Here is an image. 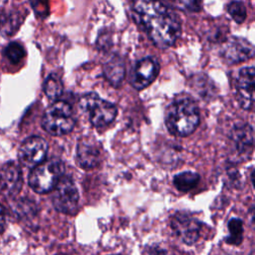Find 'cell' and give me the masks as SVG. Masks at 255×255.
<instances>
[{
    "mask_svg": "<svg viewBox=\"0 0 255 255\" xmlns=\"http://www.w3.org/2000/svg\"><path fill=\"white\" fill-rule=\"evenodd\" d=\"M5 226V213L3 207L0 205V232L3 231Z\"/></svg>",
    "mask_w": 255,
    "mask_h": 255,
    "instance_id": "d4e9b609",
    "label": "cell"
},
{
    "mask_svg": "<svg viewBox=\"0 0 255 255\" xmlns=\"http://www.w3.org/2000/svg\"><path fill=\"white\" fill-rule=\"evenodd\" d=\"M132 9L154 45L168 48L175 43L180 35V23L160 0H133Z\"/></svg>",
    "mask_w": 255,
    "mask_h": 255,
    "instance_id": "6da1fadb",
    "label": "cell"
},
{
    "mask_svg": "<svg viewBox=\"0 0 255 255\" xmlns=\"http://www.w3.org/2000/svg\"><path fill=\"white\" fill-rule=\"evenodd\" d=\"M159 73V64L153 57H146L139 60L130 74V84L137 90L148 87Z\"/></svg>",
    "mask_w": 255,
    "mask_h": 255,
    "instance_id": "9c48e42d",
    "label": "cell"
},
{
    "mask_svg": "<svg viewBox=\"0 0 255 255\" xmlns=\"http://www.w3.org/2000/svg\"><path fill=\"white\" fill-rule=\"evenodd\" d=\"M24 54L23 47L16 42L8 44L4 49V55L11 63H18L24 57Z\"/></svg>",
    "mask_w": 255,
    "mask_h": 255,
    "instance_id": "d6986e66",
    "label": "cell"
},
{
    "mask_svg": "<svg viewBox=\"0 0 255 255\" xmlns=\"http://www.w3.org/2000/svg\"><path fill=\"white\" fill-rule=\"evenodd\" d=\"M79 106L83 112L89 115L91 124L97 128L111 124L118 113L114 104L102 100L96 93H89L82 97Z\"/></svg>",
    "mask_w": 255,
    "mask_h": 255,
    "instance_id": "5b68a950",
    "label": "cell"
},
{
    "mask_svg": "<svg viewBox=\"0 0 255 255\" xmlns=\"http://www.w3.org/2000/svg\"><path fill=\"white\" fill-rule=\"evenodd\" d=\"M229 236L226 238V243L238 246L243 241V222L239 218H231L228 221Z\"/></svg>",
    "mask_w": 255,
    "mask_h": 255,
    "instance_id": "e0dca14e",
    "label": "cell"
},
{
    "mask_svg": "<svg viewBox=\"0 0 255 255\" xmlns=\"http://www.w3.org/2000/svg\"><path fill=\"white\" fill-rule=\"evenodd\" d=\"M251 181H252V184H253V186H254V188H255V170H254L253 173L251 174Z\"/></svg>",
    "mask_w": 255,
    "mask_h": 255,
    "instance_id": "484cf974",
    "label": "cell"
},
{
    "mask_svg": "<svg viewBox=\"0 0 255 255\" xmlns=\"http://www.w3.org/2000/svg\"><path fill=\"white\" fill-rule=\"evenodd\" d=\"M249 127L241 128L233 132V141L236 151L239 154H248L252 149L253 136Z\"/></svg>",
    "mask_w": 255,
    "mask_h": 255,
    "instance_id": "9a60e30c",
    "label": "cell"
},
{
    "mask_svg": "<svg viewBox=\"0 0 255 255\" xmlns=\"http://www.w3.org/2000/svg\"><path fill=\"white\" fill-rule=\"evenodd\" d=\"M221 53L226 62L234 64L253 58L255 56V48L245 39L232 37L223 45Z\"/></svg>",
    "mask_w": 255,
    "mask_h": 255,
    "instance_id": "30bf717a",
    "label": "cell"
},
{
    "mask_svg": "<svg viewBox=\"0 0 255 255\" xmlns=\"http://www.w3.org/2000/svg\"><path fill=\"white\" fill-rule=\"evenodd\" d=\"M75 124L72 107L64 101L53 103L42 118L43 128L52 135H63L70 132Z\"/></svg>",
    "mask_w": 255,
    "mask_h": 255,
    "instance_id": "3957f363",
    "label": "cell"
},
{
    "mask_svg": "<svg viewBox=\"0 0 255 255\" xmlns=\"http://www.w3.org/2000/svg\"><path fill=\"white\" fill-rule=\"evenodd\" d=\"M170 227L181 242L193 245L200 237L202 224L188 213L177 212L170 217Z\"/></svg>",
    "mask_w": 255,
    "mask_h": 255,
    "instance_id": "52a82bcc",
    "label": "cell"
},
{
    "mask_svg": "<svg viewBox=\"0 0 255 255\" xmlns=\"http://www.w3.org/2000/svg\"><path fill=\"white\" fill-rule=\"evenodd\" d=\"M22 187V173L17 164L7 162L0 168V194L13 196Z\"/></svg>",
    "mask_w": 255,
    "mask_h": 255,
    "instance_id": "8fae6325",
    "label": "cell"
},
{
    "mask_svg": "<svg viewBox=\"0 0 255 255\" xmlns=\"http://www.w3.org/2000/svg\"><path fill=\"white\" fill-rule=\"evenodd\" d=\"M35 12L38 16H46L48 13L47 0H30Z\"/></svg>",
    "mask_w": 255,
    "mask_h": 255,
    "instance_id": "7402d4cb",
    "label": "cell"
},
{
    "mask_svg": "<svg viewBox=\"0 0 255 255\" xmlns=\"http://www.w3.org/2000/svg\"><path fill=\"white\" fill-rule=\"evenodd\" d=\"M52 201L55 208L65 214H74L78 210L79 192L74 181L62 176L54 188Z\"/></svg>",
    "mask_w": 255,
    "mask_h": 255,
    "instance_id": "8992f818",
    "label": "cell"
},
{
    "mask_svg": "<svg viewBox=\"0 0 255 255\" xmlns=\"http://www.w3.org/2000/svg\"><path fill=\"white\" fill-rule=\"evenodd\" d=\"M228 13L237 23H242L246 19V8L241 1H233L227 7Z\"/></svg>",
    "mask_w": 255,
    "mask_h": 255,
    "instance_id": "ffe728a7",
    "label": "cell"
},
{
    "mask_svg": "<svg viewBox=\"0 0 255 255\" xmlns=\"http://www.w3.org/2000/svg\"><path fill=\"white\" fill-rule=\"evenodd\" d=\"M177 6L187 11H199L201 8V0H174Z\"/></svg>",
    "mask_w": 255,
    "mask_h": 255,
    "instance_id": "44dd1931",
    "label": "cell"
},
{
    "mask_svg": "<svg viewBox=\"0 0 255 255\" xmlns=\"http://www.w3.org/2000/svg\"><path fill=\"white\" fill-rule=\"evenodd\" d=\"M64 173V165L58 158L44 160L32 168L28 181L37 193H47L55 188Z\"/></svg>",
    "mask_w": 255,
    "mask_h": 255,
    "instance_id": "277c9868",
    "label": "cell"
},
{
    "mask_svg": "<svg viewBox=\"0 0 255 255\" xmlns=\"http://www.w3.org/2000/svg\"><path fill=\"white\" fill-rule=\"evenodd\" d=\"M47 152V141L40 136H31L20 146L18 156L20 162L24 166L34 168L46 159Z\"/></svg>",
    "mask_w": 255,
    "mask_h": 255,
    "instance_id": "ba28073f",
    "label": "cell"
},
{
    "mask_svg": "<svg viewBox=\"0 0 255 255\" xmlns=\"http://www.w3.org/2000/svg\"><path fill=\"white\" fill-rule=\"evenodd\" d=\"M236 87L243 108L255 102V67H246L240 70Z\"/></svg>",
    "mask_w": 255,
    "mask_h": 255,
    "instance_id": "7c38bea8",
    "label": "cell"
},
{
    "mask_svg": "<svg viewBox=\"0 0 255 255\" xmlns=\"http://www.w3.org/2000/svg\"><path fill=\"white\" fill-rule=\"evenodd\" d=\"M77 162L84 169L96 167L100 162V150L97 145L87 138H82L77 145Z\"/></svg>",
    "mask_w": 255,
    "mask_h": 255,
    "instance_id": "4fadbf2b",
    "label": "cell"
},
{
    "mask_svg": "<svg viewBox=\"0 0 255 255\" xmlns=\"http://www.w3.org/2000/svg\"><path fill=\"white\" fill-rule=\"evenodd\" d=\"M104 74L107 80L114 86H119L125 78V65L120 58L114 57L104 66Z\"/></svg>",
    "mask_w": 255,
    "mask_h": 255,
    "instance_id": "5bb4252c",
    "label": "cell"
},
{
    "mask_svg": "<svg viewBox=\"0 0 255 255\" xmlns=\"http://www.w3.org/2000/svg\"><path fill=\"white\" fill-rule=\"evenodd\" d=\"M44 92L51 100H56L62 95L63 84L61 79L57 75H50L44 82Z\"/></svg>",
    "mask_w": 255,
    "mask_h": 255,
    "instance_id": "ac0fdd59",
    "label": "cell"
},
{
    "mask_svg": "<svg viewBox=\"0 0 255 255\" xmlns=\"http://www.w3.org/2000/svg\"><path fill=\"white\" fill-rule=\"evenodd\" d=\"M199 123V111L189 99L175 101L167 110L165 124L169 132L176 136H187L192 133Z\"/></svg>",
    "mask_w": 255,
    "mask_h": 255,
    "instance_id": "7a4b0ae2",
    "label": "cell"
},
{
    "mask_svg": "<svg viewBox=\"0 0 255 255\" xmlns=\"http://www.w3.org/2000/svg\"><path fill=\"white\" fill-rule=\"evenodd\" d=\"M149 254L150 255H166V251L158 246H155L149 249Z\"/></svg>",
    "mask_w": 255,
    "mask_h": 255,
    "instance_id": "cb8c5ba5",
    "label": "cell"
},
{
    "mask_svg": "<svg viewBox=\"0 0 255 255\" xmlns=\"http://www.w3.org/2000/svg\"><path fill=\"white\" fill-rule=\"evenodd\" d=\"M200 180L198 173L193 171H184L176 174L173 177V184L175 188L182 192H187L193 189Z\"/></svg>",
    "mask_w": 255,
    "mask_h": 255,
    "instance_id": "2e32d148",
    "label": "cell"
},
{
    "mask_svg": "<svg viewBox=\"0 0 255 255\" xmlns=\"http://www.w3.org/2000/svg\"><path fill=\"white\" fill-rule=\"evenodd\" d=\"M248 220L252 228L255 229V202L250 206L248 211Z\"/></svg>",
    "mask_w": 255,
    "mask_h": 255,
    "instance_id": "603a6c76",
    "label": "cell"
}]
</instances>
